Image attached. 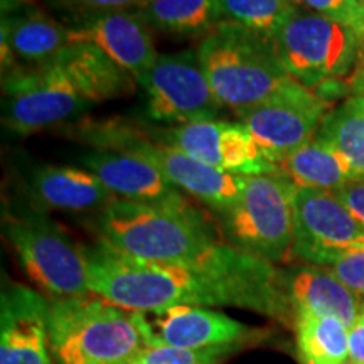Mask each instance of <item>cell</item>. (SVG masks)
Returning <instances> with one entry per match:
<instances>
[{
	"instance_id": "obj_17",
	"label": "cell",
	"mask_w": 364,
	"mask_h": 364,
	"mask_svg": "<svg viewBox=\"0 0 364 364\" xmlns=\"http://www.w3.org/2000/svg\"><path fill=\"white\" fill-rule=\"evenodd\" d=\"M76 161L83 169L93 172L117 199L135 203H172L184 199L181 191L152 162L135 154L88 149Z\"/></svg>"
},
{
	"instance_id": "obj_18",
	"label": "cell",
	"mask_w": 364,
	"mask_h": 364,
	"mask_svg": "<svg viewBox=\"0 0 364 364\" xmlns=\"http://www.w3.org/2000/svg\"><path fill=\"white\" fill-rule=\"evenodd\" d=\"M71 43L66 24L54 21L33 6L17 2L4 7L2 61L7 70L26 63L38 66L49 63Z\"/></svg>"
},
{
	"instance_id": "obj_29",
	"label": "cell",
	"mask_w": 364,
	"mask_h": 364,
	"mask_svg": "<svg viewBox=\"0 0 364 364\" xmlns=\"http://www.w3.org/2000/svg\"><path fill=\"white\" fill-rule=\"evenodd\" d=\"M53 9H58L65 16L85 12L103 11H136L150 0H44Z\"/></svg>"
},
{
	"instance_id": "obj_34",
	"label": "cell",
	"mask_w": 364,
	"mask_h": 364,
	"mask_svg": "<svg viewBox=\"0 0 364 364\" xmlns=\"http://www.w3.org/2000/svg\"><path fill=\"white\" fill-rule=\"evenodd\" d=\"M361 56L364 58V41H363V48H361Z\"/></svg>"
},
{
	"instance_id": "obj_33",
	"label": "cell",
	"mask_w": 364,
	"mask_h": 364,
	"mask_svg": "<svg viewBox=\"0 0 364 364\" xmlns=\"http://www.w3.org/2000/svg\"><path fill=\"white\" fill-rule=\"evenodd\" d=\"M356 2L359 4V6H361V7L364 9V0H356Z\"/></svg>"
},
{
	"instance_id": "obj_11",
	"label": "cell",
	"mask_w": 364,
	"mask_h": 364,
	"mask_svg": "<svg viewBox=\"0 0 364 364\" xmlns=\"http://www.w3.org/2000/svg\"><path fill=\"white\" fill-rule=\"evenodd\" d=\"M359 250H364V226L338 196L299 188L294 198V257L307 265L331 267Z\"/></svg>"
},
{
	"instance_id": "obj_6",
	"label": "cell",
	"mask_w": 364,
	"mask_h": 364,
	"mask_svg": "<svg viewBox=\"0 0 364 364\" xmlns=\"http://www.w3.org/2000/svg\"><path fill=\"white\" fill-rule=\"evenodd\" d=\"M297 189L279 171L247 177L240 201L220 216L228 243L275 265L285 262L294 247Z\"/></svg>"
},
{
	"instance_id": "obj_19",
	"label": "cell",
	"mask_w": 364,
	"mask_h": 364,
	"mask_svg": "<svg viewBox=\"0 0 364 364\" xmlns=\"http://www.w3.org/2000/svg\"><path fill=\"white\" fill-rule=\"evenodd\" d=\"M51 61L61 68L91 105L129 97L139 85L130 71L85 41H71Z\"/></svg>"
},
{
	"instance_id": "obj_23",
	"label": "cell",
	"mask_w": 364,
	"mask_h": 364,
	"mask_svg": "<svg viewBox=\"0 0 364 364\" xmlns=\"http://www.w3.org/2000/svg\"><path fill=\"white\" fill-rule=\"evenodd\" d=\"M294 327L304 364H349V327L339 318L297 312Z\"/></svg>"
},
{
	"instance_id": "obj_8",
	"label": "cell",
	"mask_w": 364,
	"mask_h": 364,
	"mask_svg": "<svg viewBox=\"0 0 364 364\" xmlns=\"http://www.w3.org/2000/svg\"><path fill=\"white\" fill-rule=\"evenodd\" d=\"M2 88V124L17 135L73 124L93 107L53 61L4 71Z\"/></svg>"
},
{
	"instance_id": "obj_5",
	"label": "cell",
	"mask_w": 364,
	"mask_h": 364,
	"mask_svg": "<svg viewBox=\"0 0 364 364\" xmlns=\"http://www.w3.org/2000/svg\"><path fill=\"white\" fill-rule=\"evenodd\" d=\"M4 235L31 282L48 299H70L90 294L85 245L49 218L21 201L4 213Z\"/></svg>"
},
{
	"instance_id": "obj_7",
	"label": "cell",
	"mask_w": 364,
	"mask_h": 364,
	"mask_svg": "<svg viewBox=\"0 0 364 364\" xmlns=\"http://www.w3.org/2000/svg\"><path fill=\"white\" fill-rule=\"evenodd\" d=\"M273 39L289 75L311 90L343 80L356 66L364 41L353 27L300 7Z\"/></svg>"
},
{
	"instance_id": "obj_12",
	"label": "cell",
	"mask_w": 364,
	"mask_h": 364,
	"mask_svg": "<svg viewBox=\"0 0 364 364\" xmlns=\"http://www.w3.org/2000/svg\"><path fill=\"white\" fill-rule=\"evenodd\" d=\"M147 346L181 349L247 348L267 331L250 327L225 312L206 307L177 306L157 312H139Z\"/></svg>"
},
{
	"instance_id": "obj_27",
	"label": "cell",
	"mask_w": 364,
	"mask_h": 364,
	"mask_svg": "<svg viewBox=\"0 0 364 364\" xmlns=\"http://www.w3.org/2000/svg\"><path fill=\"white\" fill-rule=\"evenodd\" d=\"M240 348L181 349L172 346H145L130 364H221Z\"/></svg>"
},
{
	"instance_id": "obj_32",
	"label": "cell",
	"mask_w": 364,
	"mask_h": 364,
	"mask_svg": "<svg viewBox=\"0 0 364 364\" xmlns=\"http://www.w3.org/2000/svg\"><path fill=\"white\" fill-rule=\"evenodd\" d=\"M349 364H364V316L349 327Z\"/></svg>"
},
{
	"instance_id": "obj_20",
	"label": "cell",
	"mask_w": 364,
	"mask_h": 364,
	"mask_svg": "<svg viewBox=\"0 0 364 364\" xmlns=\"http://www.w3.org/2000/svg\"><path fill=\"white\" fill-rule=\"evenodd\" d=\"M287 289L297 312L336 317L351 327L361 316L363 299L348 289L327 267L304 265L287 272Z\"/></svg>"
},
{
	"instance_id": "obj_15",
	"label": "cell",
	"mask_w": 364,
	"mask_h": 364,
	"mask_svg": "<svg viewBox=\"0 0 364 364\" xmlns=\"http://www.w3.org/2000/svg\"><path fill=\"white\" fill-rule=\"evenodd\" d=\"M71 41L102 49L139 81L157 59L150 27L135 11H103L65 16Z\"/></svg>"
},
{
	"instance_id": "obj_14",
	"label": "cell",
	"mask_w": 364,
	"mask_h": 364,
	"mask_svg": "<svg viewBox=\"0 0 364 364\" xmlns=\"http://www.w3.org/2000/svg\"><path fill=\"white\" fill-rule=\"evenodd\" d=\"M49 299L21 284L0 297V364H56L48 331Z\"/></svg>"
},
{
	"instance_id": "obj_9",
	"label": "cell",
	"mask_w": 364,
	"mask_h": 364,
	"mask_svg": "<svg viewBox=\"0 0 364 364\" xmlns=\"http://www.w3.org/2000/svg\"><path fill=\"white\" fill-rule=\"evenodd\" d=\"M329 108L331 103L316 91L289 76L270 97L240 117L262 156L277 166L317 134Z\"/></svg>"
},
{
	"instance_id": "obj_26",
	"label": "cell",
	"mask_w": 364,
	"mask_h": 364,
	"mask_svg": "<svg viewBox=\"0 0 364 364\" xmlns=\"http://www.w3.org/2000/svg\"><path fill=\"white\" fill-rule=\"evenodd\" d=\"M225 129L223 120H204L177 125L164 132L162 144L172 145L188 154L196 161L223 171L221 162V134Z\"/></svg>"
},
{
	"instance_id": "obj_31",
	"label": "cell",
	"mask_w": 364,
	"mask_h": 364,
	"mask_svg": "<svg viewBox=\"0 0 364 364\" xmlns=\"http://www.w3.org/2000/svg\"><path fill=\"white\" fill-rule=\"evenodd\" d=\"M341 203L351 211V215L364 226V181H353L343 188L332 191Z\"/></svg>"
},
{
	"instance_id": "obj_21",
	"label": "cell",
	"mask_w": 364,
	"mask_h": 364,
	"mask_svg": "<svg viewBox=\"0 0 364 364\" xmlns=\"http://www.w3.org/2000/svg\"><path fill=\"white\" fill-rule=\"evenodd\" d=\"M277 169L297 188L336 191L356 181L348 157L318 134L277 164Z\"/></svg>"
},
{
	"instance_id": "obj_10",
	"label": "cell",
	"mask_w": 364,
	"mask_h": 364,
	"mask_svg": "<svg viewBox=\"0 0 364 364\" xmlns=\"http://www.w3.org/2000/svg\"><path fill=\"white\" fill-rule=\"evenodd\" d=\"M139 85L147 100L145 112L154 122L184 125L221 115L223 107L204 76L198 51L159 54Z\"/></svg>"
},
{
	"instance_id": "obj_3",
	"label": "cell",
	"mask_w": 364,
	"mask_h": 364,
	"mask_svg": "<svg viewBox=\"0 0 364 364\" xmlns=\"http://www.w3.org/2000/svg\"><path fill=\"white\" fill-rule=\"evenodd\" d=\"M48 331L56 364H130L147 346L139 312L93 294L49 299Z\"/></svg>"
},
{
	"instance_id": "obj_2",
	"label": "cell",
	"mask_w": 364,
	"mask_h": 364,
	"mask_svg": "<svg viewBox=\"0 0 364 364\" xmlns=\"http://www.w3.org/2000/svg\"><path fill=\"white\" fill-rule=\"evenodd\" d=\"M98 240L118 252L149 262L196 263L223 241L191 204L115 199L97 216Z\"/></svg>"
},
{
	"instance_id": "obj_28",
	"label": "cell",
	"mask_w": 364,
	"mask_h": 364,
	"mask_svg": "<svg viewBox=\"0 0 364 364\" xmlns=\"http://www.w3.org/2000/svg\"><path fill=\"white\" fill-rule=\"evenodd\" d=\"M294 2L299 7L304 6L311 12L353 27L364 39V9L356 0H294Z\"/></svg>"
},
{
	"instance_id": "obj_16",
	"label": "cell",
	"mask_w": 364,
	"mask_h": 364,
	"mask_svg": "<svg viewBox=\"0 0 364 364\" xmlns=\"http://www.w3.org/2000/svg\"><path fill=\"white\" fill-rule=\"evenodd\" d=\"M24 196V203L44 213H95L97 216L117 199L93 172L53 164H39L26 172Z\"/></svg>"
},
{
	"instance_id": "obj_4",
	"label": "cell",
	"mask_w": 364,
	"mask_h": 364,
	"mask_svg": "<svg viewBox=\"0 0 364 364\" xmlns=\"http://www.w3.org/2000/svg\"><path fill=\"white\" fill-rule=\"evenodd\" d=\"M196 51L218 103L238 115L267 100L290 76L275 39L235 22H221Z\"/></svg>"
},
{
	"instance_id": "obj_30",
	"label": "cell",
	"mask_w": 364,
	"mask_h": 364,
	"mask_svg": "<svg viewBox=\"0 0 364 364\" xmlns=\"http://www.w3.org/2000/svg\"><path fill=\"white\" fill-rule=\"evenodd\" d=\"M343 284L364 300V250L353 252L327 267Z\"/></svg>"
},
{
	"instance_id": "obj_35",
	"label": "cell",
	"mask_w": 364,
	"mask_h": 364,
	"mask_svg": "<svg viewBox=\"0 0 364 364\" xmlns=\"http://www.w3.org/2000/svg\"><path fill=\"white\" fill-rule=\"evenodd\" d=\"M361 316H364V300H363V307H361Z\"/></svg>"
},
{
	"instance_id": "obj_13",
	"label": "cell",
	"mask_w": 364,
	"mask_h": 364,
	"mask_svg": "<svg viewBox=\"0 0 364 364\" xmlns=\"http://www.w3.org/2000/svg\"><path fill=\"white\" fill-rule=\"evenodd\" d=\"M124 154H135L152 162L177 189L206 204L220 216L230 211L243 194L247 177L206 166L172 145L156 142L147 130L140 132Z\"/></svg>"
},
{
	"instance_id": "obj_22",
	"label": "cell",
	"mask_w": 364,
	"mask_h": 364,
	"mask_svg": "<svg viewBox=\"0 0 364 364\" xmlns=\"http://www.w3.org/2000/svg\"><path fill=\"white\" fill-rule=\"evenodd\" d=\"M135 12L150 29L189 38H206L225 22L220 0H150Z\"/></svg>"
},
{
	"instance_id": "obj_1",
	"label": "cell",
	"mask_w": 364,
	"mask_h": 364,
	"mask_svg": "<svg viewBox=\"0 0 364 364\" xmlns=\"http://www.w3.org/2000/svg\"><path fill=\"white\" fill-rule=\"evenodd\" d=\"M85 253L90 294L127 311L236 307L280 322H294L287 272L228 241L196 263L142 260L100 240L85 247Z\"/></svg>"
},
{
	"instance_id": "obj_24",
	"label": "cell",
	"mask_w": 364,
	"mask_h": 364,
	"mask_svg": "<svg viewBox=\"0 0 364 364\" xmlns=\"http://www.w3.org/2000/svg\"><path fill=\"white\" fill-rule=\"evenodd\" d=\"M317 134L348 157L356 181H364V97H351L332 108Z\"/></svg>"
},
{
	"instance_id": "obj_25",
	"label": "cell",
	"mask_w": 364,
	"mask_h": 364,
	"mask_svg": "<svg viewBox=\"0 0 364 364\" xmlns=\"http://www.w3.org/2000/svg\"><path fill=\"white\" fill-rule=\"evenodd\" d=\"M220 6L225 21L248 27L268 38H275L299 7L294 0H220Z\"/></svg>"
}]
</instances>
